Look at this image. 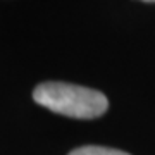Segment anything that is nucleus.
Listing matches in <instances>:
<instances>
[{"label": "nucleus", "instance_id": "f257e3e1", "mask_svg": "<svg viewBox=\"0 0 155 155\" xmlns=\"http://www.w3.org/2000/svg\"><path fill=\"white\" fill-rule=\"evenodd\" d=\"M33 98L38 105L74 119H95L109 109V100L102 91L61 81L38 84Z\"/></svg>", "mask_w": 155, "mask_h": 155}, {"label": "nucleus", "instance_id": "f03ea898", "mask_svg": "<svg viewBox=\"0 0 155 155\" xmlns=\"http://www.w3.org/2000/svg\"><path fill=\"white\" fill-rule=\"evenodd\" d=\"M69 155H129L126 152L116 148H107V147H97V145H88V147H81V148L72 150Z\"/></svg>", "mask_w": 155, "mask_h": 155}, {"label": "nucleus", "instance_id": "7ed1b4c3", "mask_svg": "<svg viewBox=\"0 0 155 155\" xmlns=\"http://www.w3.org/2000/svg\"><path fill=\"white\" fill-rule=\"evenodd\" d=\"M141 2H148V4H155V0H141Z\"/></svg>", "mask_w": 155, "mask_h": 155}]
</instances>
